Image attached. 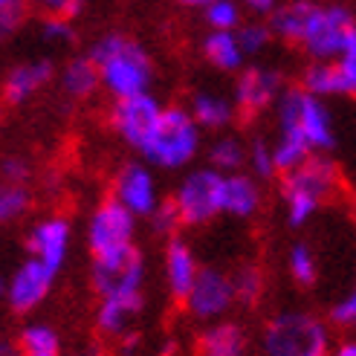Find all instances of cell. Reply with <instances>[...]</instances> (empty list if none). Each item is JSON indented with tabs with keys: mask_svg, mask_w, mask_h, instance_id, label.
I'll return each mask as SVG.
<instances>
[{
	"mask_svg": "<svg viewBox=\"0 0 356 356\" xmlns=\"http://www.w3.org/2000/svg\"><path fill=\"white\" fill-rule=\"evenodd\" d=\"M278 134L273 142L278 174H290L305 165L313 154H330L336 148V128L325 99L305 87H287L275 104Z\"/></svg>",
	"mask_w": 356,
	"mask_h": 356,
	"instance_id": "6da1fadb",
	"label": "cell"
},
{
	"mask_svg": "<svg viewBox=\"0 0 356 356\" xmlns=\"http://www.w3.org/2000/svg\"><path fill=\"white\" fill-rule=\"evenodd\" d=\"M342 191V171L327 154H313L305 165L278 177L284 220L290 229L307 226Z\"/></svg>",
	"mask_w": 356,
	"mask_h": 356,
	"instance_id": "7a4b0ae2",
	"label": "cell"
},
{
	"mask_svg": "<svg viewBox=\"0 0 356 356\" xmlns=\"http://www.w3.org/2000/svg\"><path fill=\"white\" fill-rule=\"evenodd\" d=\"M87 56L96 61L102 87L113 96V102L142 96L151 90L154 61L148 52L142 49V44H136L128 35H122V32L102 35Z\"/></svg>",
	"mask_w": 356,
	"mask_h": 356,
	"instance_id": "3957f363",
	"label": "cell"
},
{
	"mask_svg": "<svg viewBox=\"0 0 356 356\" xmlns=\"http://www.w3.org/2000/svg\"><path fill=\"white\" fill-rule=\"evenodd\" d=\"M333 345L330 325L305 307L278 310L261 327L264 356H330Z\"/></svg>",
	"mask_w": 356,
	"mask_h": 356,
	"instance_id": "277c9868",
	"label": "cell"
},
{
	"mask_svg": "<svg viewBox=\"0 0 356 356\" xmlns=\"http://www.w3.org/2000/svg\"><path fill=\"white\" fill-rule=\"evenodd\" d=\"M203 151V128L194 122L188 108L171 104L163 111L151 139L142 148V159L159 171H183Z\"/></svg>",
	"mask_w": 356,
	"mask_h": 356,
	"instance_id": "5b68a950",
	"label": "cell"
},
{
	"mask_svg": "<svg viewBox=\"0 0 356 356\" xmlns=\"http://www.w3.org/2000/svg\"><path fill=\"white\" fill-rule=\"evenodd\" d=\"M223 188L226 174L211 165H197L180 177V183L174 186L168 200L174 203L186 229H200L215 223L223 215Z\"/></svg>",
	"mask_w": 356,
	"mask_h": 356,
	"instance_id": "8992f818",
	"label": "cell"
},
{
	"mask_svg": "<svg viewBox=\"0 0 356 356\" xmlns=\"http://www.w3.org/2000/svg\"><path fill=\"white\" fill-rule=\"evenodd\" d=\"M90 287L96 298L145 296V255H142V249L134 243L116 249V252L93 255Z\"/></svg>",
	"mask_w": 356,
	"mask_h": 356,
	"instance_id": "52a82bcc",
	"label": "cell"
},
{
	"mask_svg": "<svg viewBox=\"0 0 356 356\" xmlns=\"http://www.w3.org/2000/svg\"><path fill=\"white\" fill-rule=\"evenodd\" d=\"M356 44V21L345 6H313L301 49L313 61H333Z\"/></svg>",
	"mask_w": 356,
	"mask_h": 356,
	"instance_id": "ba28073f",
	"label": "cell"
},
{
	"mask_svg": "<svg viewBox=\"0 0 356 356\" xmlns=\"http://www.w3.org/2000/svg\"><path fill=\"white\" fill-rule=\"evenodd\" d=\"M136 223L139 218L131 209H124L113 194L102 197L84 223V241L90 255H104V252H116V249L134 246L136 243Z\"/></svg>",
	"mask_w": 356,
	"mask_h": 356,
	"instance_id": "9c48e42d",
	"label": "cell"
},
{
	"mask_svg": "<svg viewBox=\"0 0 356 356\" xmlns=\"http://www.w3.org/2000/svg\"><path fill=\"white\" fill-rule=\"evenodd\" d=\"M235 305H238V293H235L232 273H223L218 266H203L194 290L183 301V310L194 322L211 325V322H223Z\"/></svg>",
	"mask_w": 356,
	"mask_h": 356,
	"instance_id": "30bf717a",
	"label": "cell"
},
{
	"mask_svg": "<svg viewBox=\"0 0 356 356\" xmlns=\"http://www.w3.org/2000/svg\"><path fill=\"white\" fill-rule=\"evenodd\" d=\"M58 273L47 266L44 261L24 255V261L15 266L6 290H3V301L15 316H32L52 293V284H56Z\"/></svg>",
	"mask_w": 356,
	"mask_h": 356,
	"instance_id": "8fae6325",
	"label": "cell"
},
{
	"mask_svg": "<svg viewBox=\"0 0 356 356\" xmlns=\"http://www.w3.org/2000/svg\"><path fill=\"white\" fill-rule=\"evenodd\" d=\"M111 194L124 209H131L139 220H148L163 206V194H159L154 165H148L145 159L142 163L139 159L122 163L111 180Z\"/></svg>",
	"mask_w": 356,
	"mask_h": 356,
	"instance_id": "7c38bea8",
	"label": "cell"
},
{
	"mask_svg": "<svg viewBox=\"0 0 356 356\" xmlns=\"http://www.w3.org/2000/svg\"><path fill=\"white\" fill-rule=\"evenodd\" d=\"M163 111L165 108L151 93H142V96H131V99H116L108 119H111L113 134L124 145L134 151H142L145 142L151 139Z\"/></svg>",
	"mask_w": 356,
	"mask_h": 356,
	"instance_id": "4fadbf2b",
	"label": "cell"
},
{
	"mask_svg": "<svg viewBox=\"0 0 356 356\" xmlns=\"http://www.w3.org/2000/svg\"><path fill=\"white\" fill-rule=\"evenodd\" d=\"M26 255L44 261L56 273L64 270L73 246V223L64 215H47L26 229Z\"/></svg>",
	"mask_w": 356,
	"mask_h": 356,
	"instance_id": "5bb4252c",
	"label": "cell"
},
{
	"mask_svg": "<svg viewBox=\"0 0 356 356\" xmlns=\"http://www.w3.org/2000/svg\"><path fill=\"white\" fill-rule=\"evenodd\" d=\"M301 87L318 99L356 96V44L333 61H313L301 73Z\"/></svg>",
	"mask_w": 356,
	"mask_h": 356,
	"instance_id": "9a60e30c",
	"label": "cell"
},
{
	"mask_svg": "<svg viewBox=\"0 0 356 356\" xmlns=\"http://www.w3.org/2000/svg\"><path fill=\"white\" fill-rule=\"evenodd\" d=\"M284 93L281 87V76L270 67H246L241 70V76L235 81V108L241 116L252 119L258 113H264L266 108L278 104Z\"/></svg>",
	"mask_w": 356,
	"mask_h": 356,
	"instance_id": "2e32d148",
	"label": "cell"
},
{
	"mask_svg": "<svg viewBox=\"0 0 356 356\" xmlns=\"http://www.w3.org/2000/svg\"><path fill=\"white\" fill-rule=\"evenodd\" d=\"M142 310H145V296L96 298L93 327L102 339H108V342H128L139 327Z\"/></svg>",
	"mask_w": 356,
	"mask_h": 356,
	"instance_id": "e0dca14e",
	"label": "cell"
},
{
	"mask_svg": "<svg viewBox=\"0 0 356 356\" xmlns=\"http://www.w3.org/2000/svg\"><path fill=\"white\" fill-rule=\"evenodd\" d=\"M200 273H203V266H200L197 255H194L191 243L183 241L180 235L168 238L163 246V281H165L168 296L177 301V305H183L188 298Z\"/></svg>",
	"mask_w": 356,
	"mask_h": 356,
	"instance_id": "ac0fdd59",
	"label": "cell"
},
{
	"mask_svg": "<svg viewBox=\"0 0 356 356\" xmlns=\"http://www.w3.org/2000/svg\"><path fill=\"white\" fill-rule=\"evenodd\" d=\"M52 76H56V67H52V61H47V58L15 64L3 79V102L17 108V104L29 102L35 93H41L52 81Z\"/></svg>",
	"mask_w": 356,
	"mask_h": 356,
	"instance_id": "d6986e66",
	"label": "cell"
},
{
	"mask_svg": "<svg viewBox=\"0 0 356 356\" xmlns=\"http://www.w3.org/2000/svg\"><path fill=\"white\" fill-rule=\"evenodd\" d=\"M264 206V188L261 180L249 171L226 174V188H223V215L249 220L255 218Z\"/></svg>",
	"mask_w": 356,
	"mask_h": 356,
	"instance_id": "ffe728a7",
	"label": "cell"
},
{
	"mask_svg": "<svg viewBox=\"0 0 356 356\" xmlns=\"http://www.w3.org/2000/svg\"><path fill=\"white\" fill-rule=\"evenodd\" d=\"M246 330L238 322H211L194 339V356H246Z\"/></svg>",
	"mask_w": 356,
	"mask_h": 356,
	"instance_id": "44dd1931",
	"label": "cell"
},
{
	"mask_svg": "<svg viewBox=\"0 0 356 356\" xmlns=\"http://www.w3.org/2000/svg\"><path fill=\"white\" fill-rule=\"evenodd\" d=\"M15 345L21 356H64V339L58 327L41 318H29L17 327Z\"/></svg>",
	"mask_w": 356,
	"mask_h": 356,
	"instance_id": "7402d4cb",
	"label": "cell"
},
{
	"mask_svg": "<svg viewBox=\"0 0 356 356\" xmlns=\"http://www.w3.org/2000/svg\"><path fill=\"white\" fill-rule=\"evenodd\" d=\"M188 111L194 116V122L200 124L203 131H223L232 124L238 108H235V99H226L220 93H211V90H200L191 96Z\"/></svg>",
	"mask_w": 356,
	"mask_h": 356,
	"instance_id": "603a6c76",
	"label": "cell"
},
{
	"mask_svg": "<svg viewBox=\"0 0 356 356\" xmlns=\"http://www.w3.org/2000/svg\"><path fill=\"white\" fill-rule=\"evenodd\" d=\"M61 90L70 96V99H90L99 87H102V76H99V67L90 56H79V58H70L61 70Z\"/></svg>",
	"mask_w": 356,
	"mask_h": 356,
	"instance_id": "cb8c5ba5",
	"label": "cell"
},
{
	"mask_svg": "<svg viewBox=\"0 0 356 356\" xmlns=\"http://www.w3.org/2000/svg\"><path fill=\"white\" fill-rule=\"evenodd\" d=\"M203 56L220 73H238L246 52L238 41V32H209L203 41Z\"/></svg>",
	"mask_w": 356,
	"mask_h": 356,
	"instance_id": "d4e9b609",
	"label": "cell"
},
{
	"mask_svg": "<svg viewBox=\"0 0 356 356\" xmlns=\"http://www.w3.org/2000/svg\"><path fill=\"white\" fill-rule=\"evenodd\" d=\"M313 6L310 0H290L287 6H278L270 17V29L273 35H278L281 41H287V44H301V35H305L307 29V21H310V15H313Z\"/></svg>",
	"mask_w": 356,
	"mask_h": 356,
	"instance_id": "484cf974",
	"label": "cell"
},
{
	"mask_svg": "<svg viewBox=\"0 0 356 356\" xmlns=\"http://www.w3.org/2000/svg\"><path fill=\"white\" fill-rule=\"evenodd\" d=\"M206 159L211 168H218L220 174H238L249 163V145H243V139L238 136H215L206 148Z\"/></svg>",
	"mask_w": 356,
	"mask_h": 356,
	"instance_id": "4316f807",
	"label": "cell"
},
{
	"mask_svg": "<svg viewBox=\"0 0 356 356\" xmlns=\"http://www.w3.org/2000/svg\"><path fill=\"white\" fill-rule=\"evenodd\" d=\"M287 273L290 278L298 284V287H316V281H318V255H316V249L307 243V241H296L290 243L287 249Z\"/></svg>",
	"mask_w": 356,
	"mask_h": 356,
	"instance_id": "83f0119b",
	"label": "cell"
},
{
	"mask_svg": "<svg viewBox=\"0 0 356 356\" xmlns=\"http://www.w3.org/2000/svg\"><path fill=\"white\" fill-rule=\"evenodd\" d=\"M35 203V194L29 183H3L0 186V220L17 223L24 220Z\"/></svg>",
	"mask_w": 356,
	"mask_h": 356,
	"instance_id": "f1b7e54d",
	"label": "cell"
},
{
	"mask_svg": "<svg viewBox=\"0 0 356 356\" xmlns=\"http://www.w3.org/2000/svg\"><path fill=\"white\" fill-rule=\"evenodd\" d=\"M235 281V293H238V305L243 307H255L258 301L264 298L266 290V275L258 264H241L238 270L232 273Z\"/></svg>",
	"mask_w": 356,
	"mask_h": 356,
	"instance_id": "f546056e",
	"label": "cell"
},
{
	"mask_svg": "<svg viewBox=\"0 0 356 356\" xmlns=\"http://www.w3.org/2000/svg\"><path fill=\"white\" fill-rule=\"evenodd\" d=\"M249 174H255L258 180H278V165H275V151H273V142H264V139H255L249 145V163H246Z\"/></svg>",
	"mask_w": 356,
	"mask_h": 356,
	"instance_id": "4dcf8cb0",
	"label": "cell"
},
{
	"mask_svg": "<svg viewBox=\"0 0 356 356\" xmlns=\"http://www.w3.org/2000/svg\"><path fill=\"white\" fill-rule=\"evenodd\" d=\"M206 24L211 32H235L241 26V9L235 0H215L206 6Z\"/></svg>",
	"mask_w": 356,
	"mask_h": 356,
	"instance_id": "1f68e13d",
	"label": "cell"
},
{
	"mask_svg": "<svg viewBox=\"0 0 356 356\" xmlns=\"http://www.w3.org/2000/svg\"><path fill=\"white\" fill-rule=\"evenodd\" d=\"M270 38H273V29L264 26V24H243L238 29V41H241L246 56H258L261 49H266Z\"/></svg>",
	"mask_w": 356,
	"mask_h": 356,
	"instance_id": "d6a6232c",
	"label": "cell"
},
{
	"mask_svg": "<svg viewBox=\"0 0 356 356\" xmlns=\"http://www.w3.org/2000/svg\"><path fill=\"white\" fill-rule=\"evenodd\" d=\"M330 322L342 330H356V281H353V287L330 307Z\"/></svg>",
	"mask_w": 356,
	"mask_h": 356,
	"instance_id": "836d02e7",
	"label": "cell"
},
{
	"mask_svg": "<svg viewBox=\"0 0 356 356\" xmlns=\"http://www.w3.org/2000/svg\"><path fill=\"white\" fill-rule=\"evenodd\" d=\"M148 223H151L154 232H156V235H163L165 241L174 238V235H177V229L183 226V223H180V215H177V209H174L171 200H163V206H159L154 215L148 218Z\"/></svg>",
	"mask_w": 356,
	"mask_h": 356,
	"instance_id": "e575fe53",
	"label": "cell"
},
{
	"mask_svg": "<svg viewBox=\"0 0 356 356\" xmlns=\"http://www.w3.org/2000/svg\"><path fill=\"white\" fill-rule=\"evenodd\" d=\"M32 9H38L44 17H76L84 9V0H29Z\"/></svg>",
	"mask_w": 356,
	"mask_h": 356,
	"instance_id": "d590c367",
	"label": "cell"
},
{
	"mask_svg": "<svg viewBox=\"0 0 356 356\" xmlns=\"http://www.w3.org/2000/svg\"><path fill=\"white\" fill-rule=\"evenodd\" d=\"M26 9H29V0H0V29H3V35L15 32L24 24Z\"/></svg>",
	"mask_w": 356,
	"mask_h": 356,
	"instance_id": "8d00e7d4",
	"label": "cell"
},
{
	"mask_svg": "<svg viewBox=\"0 0 356 356\" xmlns=\"http://www.w3.org/2000/svg\"><path fill=\"white\" fill-rule=\"evenodd\" d=\"M41 35H44V41H49V44H70L76 38L73 24H70L67 17H44Z\"/></svg>",
	"mask_w": 356,
	"mask_h": 356,
	"instance_id": "74e56055",
	"label": "cell"
},
{
	"mask_svg": "<svg viewBox=\"0 0 356 356\" xmlns=\"http://www.w3.org/2000/svg\"><path fill=\"white\" fill-rule=\"evenodd\" d=\"M3 183H29V177H32V165H29V159H24L21 154H9L3 156Z\"/></svg>",
	"mask_w": 356,
	"mask_h": 356,
	"instance_id": "f35d334b",
	"label": "cell"
},
{
	"mask_svg": "<svg viewBox=\"0 0 356 356\" xmlns=\"http://www.w3.org/2000/svg\"><path fill=\"white\" fill-rule=\"evenodd\" d=\"M330 356H356V336H345V339H339L333 345Z\"/></svg>",
	"mask_w": 356,
	"mask_h": 356,
	"instance_id": "ab89813d",
	"label": "cell"
},
{
	"mask_svg": "<svg viewBox=\"0 0 356 356\" xmlns=\"http://www.w3.org/2000/svg\"><path fill=\"white\" fill-rule=\"evenodd\" d=\"M243 3L258 15H273L275 12V0H243Z\"/></svg>",
	"mask_w": 356,
	"mask_h": 356,
	"instance_id": "60d3db41",
	"label": "cell"
},
{
	"mask_svg": "<svg viewBox=\"0 0 356 356\" xmlns=\"http://www.w3.org/2000/svg\"><path fill=\"white\" fill-rule=\"evenodd\" d=\"M0 356H21V353H17V345H15V339H12V342H3V345H0Z\"/></svg>",
	"mask_w": 356,
	"mask_h": 356,
	"instance_id": "b9f144b4",
	"label": "cell"
},
{
	"mask_svg": "<svg viewBox=\"0 0 356 356\" xmlns=\"http://www.w3.org/2000/svg\"><path fill=\"white\" fill-rule=\"evenodd\" d=\"M174 3H180V6H209V3H215V0H174Z\"/></svg>",
	"mask_w": 356,
	"mask_h": 356,
	"instance_id": "7bdbcfd3",
	"label": "cell"
},
{
	"mask_svg": "<svg viewBox=\"0 0 356 356\" xmlns=\"http://www.w3.org/2000/svg\"><path fill=\"white\" fill-rule=\"evenodd\" d=\"M353 209H356V194H353Z\"/></svg>",
	"mask_w": 356,
	"mask_h": 356,
	"instance_id": "ee69618b",
	"label": "cell"
}]
</instances>
